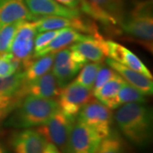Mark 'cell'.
Returning <instances> with one entry per match:
<instances>
[{
	"label": "cell",
	"mask_w": 153,
	"mask_h": 153,
	"mask_svg": "<svg viewBox=\"0 0 153 153\" xmlns=\"http://www.w3.org/2000/svg\"><path fill=\"white\" fill-rule=\"evenodd\" d=\"M114 119L122 134L134 145L143 147L152 139V112L143 103H127L117 108Z\"/></svg>",
	"instance_id": "cell-1"
},
{
	"label": "cell",
	"mask_w": 153,
	"mask_h": 153,
	"mask_svg": "<svg viewBox=\"0 0 153 153\" xmlns=\"http://www.w3.org/2000/svg\"><path fill=\"white\" fill-rule=\"evenodd\" d=\"M59 110L56 100L26 95L18 109L7 121L6 125L18 128L40 126Z\"/></svg>",
	"instance_id": "cell-2"
},
{
	"label": "cell",
	"mask_w": 153,
	"mask_h": 153,
	"mask_svg": "<svg viewBox=\"0 0 153 153\" xmlns=\"http://www.w3.org/2000/svg\"><path fill=\"white\" fill-rule=\"evenodd\" d=\"M122 27L128 35L152 46V2L143 0L136 3L128 16L122 21Z\"/></svg>",
	"instance_id": "cell-3"
},
{
	"label": "cell",
	"mask_w": 153,
	"mask_h": 153,
	"mask_svg": "<svg viewBox=\"0 0 153 153\" xmlns=\"http://www.w3.org/2000/svg\"><path fill=\"white\" fill-rule=\"evenodd\" d=\"M76 118L71 117L59 110L49 120L37 128L47 142L54 144L62 153H66V146Z\"/></svg>",
	"instance_id": "cell-4"
},
{
	"label": "cell",
	"mask_w": 153,
	"mask_h": 153,
	"mask_svg": "<svg viewBox=\"0 0 153 153\" xmlns=\"http://www.w3.org/2000/svg\"><path fill=\"white\" fill-rule=\"evenodd\" d=\"M76 120L92 128L102 139L111 132L113 113L111 109L94 98L82 107L76 116Z\"/></svg>",
	"instance_id": "cell-5"
},
{
	"label": "cell",
	"mask_w": 153,
	"mask_h": 153,
	"mask_svg": "<svg viewBox=\"0 0 153 153\" xmlns=\"http://www.w3.org/2000/svg\"><path fill=\"white\" fill-rule=\"evenodd\" d=\"M37 34L33 21H23L11 43L9 52L24 67L34 60V41Z\"/></svg>",
	"instance_id": "cell-6"
},
{
	"label": "cell",
	"mask_w": 153,
	"mask_h": 153,
	"mask_svg": "<svg viewBox=\"0 0 153 153\" xmlns=\"http://www.w3.org/2000/svg\"><path fill=\"white\" fill-rule=\"evenodd\" d=\"M94 98L91 88L72 81L61 88L57 101L60 109L65 114L76 118L82 107Z\"/></svg>",
	"instance_id": "cell-7"
},
{
	"label": "cell",
	"mask_w": 153,
	"mask_h": 153,
	"mask_svg": "<svg viewBox=\"0 0 153 153\" xmlns=\"http://www.w3.org/2000/svg\"><path fill=\"white\" fill-rule=\"evenodd\" d=\"M88 61L70 48L55 53L52 72L60 88L71 82Z\"/></svg>",
	"instance_id": "cell-8"
},
{
	"label": "cell",
	"mask_w": 153,
	"mask_h": 153,
	"mask_svg": "<svg viewBox=\"0 0 153 153\" xmlns=\"http://www.w3.org/2000/svg\"><path fill=\"white\" fill-rule=\"evenodd\" d=\"M102 140L92 128L76 120L70 133L66 153H95Z\"/></svg>",
	"instance_id": "cell-9"
},
{
	"label": "cell",
	"mask_w": 153,
	"mask_h": 153,
	"mask_svg": "<svg viewBox=\"0 0 153 153\" xmlns=\"http://www.w3.org/2000/svg\"><path fill=\"white\" fill-rule=\"evenodd\" d=\"M104 44L106 57L152 78V74L147 66L130 49L111 40H104Z\"/></svg>",
	"instance_id": "cell-10"
},
{
	"label": "cell",
	"mask_w": 153,
	"mask_h": 153,
	"mask_svg": "<svg viewBox=\"0 0 153 153\" xmlns=\"http://www.w3.org/2000/svg\"><path fill=\"white\" fill-rule=\"evenodd\" d=\"M61 88L59 86L58 82L53 72H47L37 79L26 82L19 92L16 98L25 97L26 95H33L41 98L53 99L58 97Z\"/></svg>",
	"instance_id": "cell-11"
},
{
	"label": "cell",
	"mask_w": 153,
	"mask_h": 153,
	"mask_svg": "<svg viewBox=\"0 0 153 153\" xmlns=\"http://www.w3.org/2000/svg\"><path fill=\"white\" fill-rule=\"evenodd\" d=\"M29 12L36 19L44 16L81 17V12L62 5L55 0H25Z\"/></svg>",
	"instance_id": "cell-12"
},
{
	"label": "cell",
	"mask_w": 153,
	"mask_h": 153,
	"mask_svg": "<svg viewBox=\"0 0 153 153\" xmlns=\"http://www.w3.org/2000/svg\"><path fill=\"white\" fill-rule=\"evenodd\" d=\"M37 32L42 33L45 31L60 30L65 28H72L79 32L93 33V26L82 21L80 17L68 18L63 16H44L33 21Z\"/></svg>",
	"instance_id": "cell-13"
},
{
	"label": "cell",
	"mask_w": 153,
	"mask_h": 153,
	"mask_svg": "<svg viewBox=\"0 0 153 153\" xmlns=\"http://www.w3.org/2000/svg\"><path fill=\"white\" fill-rule=\"evenodd\" d=\"M47 143L37 129L28 128L16 133L11 139L14 153H43Z\"/></svg>",
	"instance_id": "cell-14"
},
{
	"label": "cell",
	"mask_w": 153,
	"mask_h": 153,
	"mask_svg": "<svg viewBox=\"0 0 153 153\" xmlns=\"http://www.w3.org/2000/svg\"><path fill=\"white\" fill-rule=\"evenodd\" d=\"M106 62L111 68H112L118 75H120L123 77V79L125 82L138 88L145 95H152V78H150L142 73L134 71L131 68H128V67L123 66L110 58L106 60Z\"/></svg>",
	"instance_id": "cell-15"
},
{
	"label": "cell",
	"mask_w": 153,
	"mask_h": 153,
	"mask_svg": "<svg viewBox=\"0 0 153 153\" xmlns=\"http://www.w3.org/2000/svg\"><path fill=\"white\" fill-rule=\"evenodd\" d=\"M37 20L29 12L25 0H0V27L5 24Z\"/></svg>",
	"instance_id": "cell-16"
},
{
	"label": "cell",
	"mask_w": 153,
	"mask_h": 153,
	"mask_svg": "<svg viewBox=\"0 0 153 153\" xmlns=\"http://www.w3.org/2000/svg\"><path fill=\"white\" fill-rule=\"evenodd\" d=\"M70 49L76 51L87 61L102 63L106 58L104 39L96 34L72 44Z\"/></svg>",
	"instance_id": "cell-17"
},
{
	"label": "cell",
	"mask_w": 153,
	"mask_h": 153,
	"mask_svg": "<svg viewBox=\"0 0 153 153\" xmlns=\"http://www.w3.org/2000/svg\"><path fill=\"white\" fill-rule=\"evenodd\" d=\"M90 36L91 35L83 34L81 32L72 28L60 29L59 33L50 41V43L34 55V59L50 53H56L61 49L68 48L69 46H71L72 44H76L77 42L89 38Z\"/></svg>",
	"instance_id": "cell-18"
},
{
	"label": "cell",
	"mask_w": 153,
	"mask_h": 153,
	"mask_svg": "<svg viewBox=\"0 0 153 153\" xmlns=\"http://www.w3.org/2000/svg\"><path fill=\"white\" fill-rule=\"evenodd\" d=\"M123 82L124 80L123 77L117 74L112 79L105 82L97 91L93 93L94 97H95V99L102 104L109 107L110 109H117L118 107L117 103V96Z\"/></svg>",
	"instance_id": "cell-19"
},
{
	"label": "cell",
	"mask_w": 153,
	"mask_h": 153,
	"mask_svg": "<svg viewBox=\"0 0 153 153\" xmlns=\"http://www.w3.org/2000/svg\"><path fill=\"white\" fill-rule=\"evenodd\" d=\"M92 5L106 16L112 25L123 20V0H88Z\"/></svg>",
	"instance_id": "cell-20"
},
{
	"label": "cell",
	"mask_w": 153,
	"mask_h": 153,
	"mask_svg": "<svg viewBox=\"0 0 153 153\" xmlns=\"http://www.w3.org/2000/svg\"><path fill=\"white\" fill-rule=\"evenodd\" d=\"M54 58L55 53H50L35 58L37 60H33L29 63L24 71L26 82L33 81L50 71L54 63Z\"/></svg>",
	"instance_id": "cell-21"
},
{
	"label": "cell",
	"mask_w": 153,
	"mask_h": 153,
	"mask_svg": "<svg viewBox=\"0 0 153 153\" xmlns=\"http://www.w3.org/2000/svg\"><path fill=\"white\" fill-rule=\"evenodd\" d=\"M25 83H26V79H25L24 71H18L10 76L1 77L0 96L16 98L18 94L21 91Z\"/></svg>",
	"instance_id": "cell-22"
},
{
	"label": "cell",
	"mask_w": 153,
	"mask_h": 153,
	"mask_svg": "<svg viewBox=\"0 0 153 153\" xmlns=\"http://www.w3.org/2000/svg\"><path fill=\"white\" fill-rule=\"evenodd\" d=\"M146 101V95L138 88L125 81L121 86L117 96V103L118 107L127 103H145Z\"/></svg>",
	"instance_id": "cell-23"
},
{
	"label": "cell",
	"mask_w": 153,
	"mask_h": 153,
	"mask_svg": "<svg viewBox=\"0 0 153 153\" xmlns=\"http://www.w3.org/2000/svg\"><path fill=\"white\" fill-rule=\"evenodd\" d=\"M100 62H92V63H86L78 71L76 77L73 80L74 82L81 84L82 86L88 88L93 87L94 82L97 72L101 67Z\"/></svg>",
	"instance_id": "cell-24"
},
{
	"label": "cell",
	"mask_w": 153,
	"mask_h": 153,
	"mask_svg": "<svg viewBox=\"0 0 153 153\" xmlns=\"http://www.w3.org/2000/svg\"><path fill=\"white\" fill-rule=\"evenodd\" d=\"M95 153H126V150L121 137L115 132H111L101 140Z\"/></svg>",
	"instance_id": "cell-25"
},
{
	"label": "cell",
	"mask_w": 153,
	"mask_h": 153,
	"mask_svg": "<svg viewBox=\"0 0 153 153\" xmlns=\"http://www.w3.org/2000/svg\"><path fill=\"white\" fill-rule=\"evenodd\" d=\"M22 22H13L0 27V53L9 52L11 43Z\"/></svg>",
	"instance_id": "cell-26"
},
{
	"label": "cell",
	"mask_w": 153,
	"mask_h": 153,
	"mask_svg": "<svg viewBox=\"0 0 153 153\" xmlns=\"http://www.w3.org/2000/svg\"><path fill=\"white\" fill-rule=\"evenodd\" d=\"M22 65L20 61L14 58L10 52L0 53V78L5 77L21 71Z\"/></svg>",
	"instance_id": "cell-27"
},
{
	"label": "cell",
	"mask_w": 153,
	"mask_h": 153,
	"mask_svg": "<svg viewBox=\"0 0 153 153\" xmlns=\"http://www.w3.org/2000/svg\"><path fill=\"white\" fill-rule=\"evenodd\" d=\"M117 75V73L112 68L101 66V67L100 68V70L97 72V75L95 76V79L94 82V85L92 87L93 93L97 91L99 88L102 87L105 82L112 79Z\"/></svg>",
	"instance_id": "cell-28"
},
{
	"label": "cell",
	"mask_w": 153,
	"mask_h": 153,
	"mask_svg": "<svg viewBox=\"0 0 153 153\" xmlns=\"http://www.w3.org/2000/svg\"><path fill=\"white\" fill-rule=\"evenodd\" d=\"M60 30H52L38 33L34 41V55L50 43V41L59 33Z\"/></svg>",
	"instance_id": "cell-29"
},
{
	"label": "cell",
	"mask_w": 153,
	"mask_h": 153,
	"mask_svg": "<svg viewBox=\"0 0 153 153\" xmlns=\"http://www.w3.org/2000/svg\"><path fill=\"white\" fill-rule=\"evenodd\" d=\"M16 98H10L0 103V126L17 105Z\"/></svg>",
	"instance_id": "cell-30"
},
{
	"label": "cell",
	"mask_w": 153,
	"mask_h": 153,
	"mask_svg": "<svg viewBox=\"0 0 153 153\" xmlns=\"http://www.w3.org/2000/svg\"><path fill=\"white\" fill-rule=\"evenodd\" d=\"M58 3L61 4L62 5L66 6L67 8H70L72 10H76L78 11H82L84 13L86 10L87 6L89 4V2L88 0H55Z\"/></svg>",
	"instance_id": "cell-31"
},
{
	"label": "cell",
	"mask_w": 153,
	"mask_h": 153,
	"mask_svg": "<svg viewBox=\"0 0 153 153\" xmlns=\"http://www.w3.org/2000/svg\"><path fill=\"white\" fill-rule=\"evenodd\" d=\"M43 153H62L54 144L48 142L46 144Z\"/></svg>",
	"instance_id": "cell-32"
},
{
	"label": "cell",
	"mask_w": 153,
	"mask_h": 153,
	"mask_svg": "<svg viewBox=\"0 0 153 153\" xmlns=\"http://www.w3.org/2000/svg\"><path fill=\"white\" fill-rule=\"evenodd\" d=\"M0 153H10L5 145H4L2 142H0Z\"/></svg>",
	"instance_id": "cell-33"
},
{
	"label": "cell",
	"mask_w": 153,
	"mask_h": 153,
	"mask_svg": "<svg viewBox=\"0 0 153 153\" xmlns=\"http://www.w3.org/2000/svg\"><path fill=\"white\" fill-rule=\"evenodd\" d=\"M8 99H10V97H1L0 96V103L1 102H3V101H4V100H8Z\"/></svg>",
	"instance_id": "cell-34"
}]
</instances>
